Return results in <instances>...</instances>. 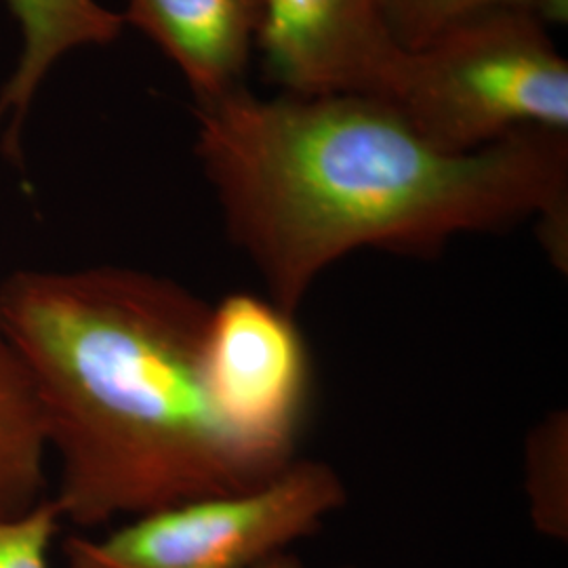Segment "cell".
I'll list each match as a JSON object with an SVG mask.
<instances>
[{"instance_id": "277c9868", "label": "cell", "mask_w": 568, "mask_h": 568, "mask_svg": "<svg viewBox=\"0 0 568 568\" xmlns=\"http://www.w3.org/2000/svg\"><path fill=\"white\" fill-rule=\"evenodd\" d=\"M347 487L326 462L297 457L265 485L145 511L93 537L61 541L65 568H253L344 509Z\"/></svg>"}, {"instance_id": "6da1fadb", "label": "cell", "mask_w": 568, "mask_h": 568, "mask_svg": "<svg viewBox=\"0 0 568 568\" xmlns=\"http://www.w3.org/2000/svg\"><path fill=\"white\" fill-rule=\"evenodd\" d=\"M194 156L227 241L286 312L356 251L429 260L459 236L525 222L567 272V131L448 154L386 98H260L246 87L194 103Z\"/></svg>"}, {"instance_id": "30bf717a", "label": "cell", "mask_w": 568, "mask_h": 568, "mask_svg": "<svg viewBox=\"0 0 568 568\" xmlns=\"http://www.w3.org/2000/svg\"><path fill=\"white\" fill-rule=\"evenodd\" d=\"M568 0H379L394 39L405 51L419 49L459 21L504 9H523L539 20H567Z\"/></svg>"}, {"instance_id": "7a4b0ae2", "label": "cell", "mask_w": 568, "mask_h": 568, "mask_svg": "<svg viewBox=\"0 0 568 568\" xmlns=\"http://www.w3.org/2000/svg\"><path fill=\"white\" fill-rule=\"evenodd\" d=\"M0 305L41 400L63 527L243 493L291 464L217 413L203 375L211 304L180 281L133 265L21 267L0 281Z\"/></svg>"}, {"instance_id": "7c38bea8", "label": "cell", "mask_w": 568, "mask_h": 568, "mask_svg": "<svg viewBox=\"0 0 568 568\" xmlns=\"http://www.w3.org/2000/svg\"><path fill=\"white\" fill-rule=\"evenodd\" d=\"M60 511L51 497L26 514L0 520V568H53L51 549L60 537Z\"/></svg>"}, {"instance_id": "8992f818", "label": "cell", "mask_w": 568, "mask_h": 568, "mask_svg": "<svg viewBox=\"0 0 568 568\" xmlns=\"http://www.w3.org/2000/svg\"><path fill=\"white\" fill-rule=\"evenodd\" d=\"M281 93L389 98L406 51L379 0H262L255 39Z\"/></svg>"}, {"instance_id": "8fae6325", "label": "cell", "mask_w": 568, "mask_h": 568, "mask_svg": "<svg viewBox=\"0 0 568 568\" xmlns=\"http://www.w3.org/2000/svg\"><path fill=\"white\" fill-rule=\"evenodd\" d=\"M567 415L556 410L527 440V497L535 528L551 539H567Z\"/></svg>"}, {"instance_id": "52a82bcc", "label": "cell", "mask_w": 568, "mask_h": 568, "mask_svg": "<svg viewBox=\"0 0 568 568\" xmlns=\"http://www.w3.org/2000/svg\"><path fill=\"white\" fill-rule=\"evenodd\" d=\"M121 16L180 70L194 103L246 87L262 0H126Z\"/></svg>"}, {"instance_id": "9c48e42d", "label": "cell", "mask_w": 568, "mask_h": 568, "mask_svg": "<svg viewBox=\"0 0 568 568\" xmlns=\"http://www.w3.org/2000/svg\"><path fill=\"white\" fill-rule=\"evenodd\" d=\"M51 497V457L41 400L0 305V520Z\"/></svg>"}, {"instance_id": "5b68a950", "label": "cell", "mask_w": 568, "mask_h": 568, "mask_svg": "<svg viewBox=\"0 0 568 568\" xmlns=\"http://www.w3.org/2000/svg\"><path fill=\"white\" fill-rule=\"evenodd\" d=\"M203 375L213 405L236 436L281 462L297 457L314 371L293 312L251 293L211 304Z\"/></svg>"}, {"instance_id": "5bb4252c", "label": "cell", "mask_w": 568, "mask_h": 568, "mask_svg": "<svg viewBox=\"0 0 568 568\" xmlns=\"http://www.w3.org/2000/svg\"><path fill=\"white\" fill-rule=\"evenodd\" d=\"M345 568H352V567H345Z\"/></svg>"}, {"instance_id": "3957f363", "label": "cell", "mask_w": 568, "mask_h": 568, "mask_svg": "<svg viewBox=\"0 0 568 568\" xmlns=\"http://www.w3.org/2000/svg\"><path fill=\"white\" fill-rule=\"evenodd\" d=\"M387 100L448 154L478 152L530 129L568 133V61L535 13L490 11L406 51Z\"/></svg>"}, {"instance_id": "4fadbf2b", "label": "cell", "mask_w": 568, "mask_h": 568, "mask_svg": "<svg viewBox=\"0 0 568 568\" xmlns=\"http://www.w3.org/2000/svg\"><path fill=\"white\" fill-rule=\"evenodd\" d=\"M253 568H307L305 567L304 560L295 554V551H291V549H286V551H278V554H274V556H270V558H265L264 562H260L257 567Z\"/></svg>"}, {"instance_id": "ba28073f", "label": "cell", "mask_w": 568, "mask_h": 568, "mask_svg": "<svg viewBox=\"0 0 568 568\" xmlns=\"http://www.w3.org/2000/svg\"><path fill=\"white\" fill-rule=\"evenodd\" d=\"M20 26L21 49L0 89L2 150L18 159L23 126L42 84L68 55L105 47L124 30L121 13L100 0H4Z\"/></svg>"}]
</instances>
